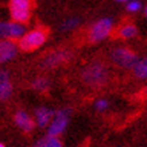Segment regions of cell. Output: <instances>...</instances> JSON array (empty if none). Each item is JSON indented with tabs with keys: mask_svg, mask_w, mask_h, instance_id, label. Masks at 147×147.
<instances>
[{
	"mask_svg": "<svg viewBox=\"0 0 147 147\" xmlns=\"http://www.w3.org/2000/svg\"><path fill=\"white\" fill-rule=\"evenodd\" d=\"M34 147H62L61 140L57 136H46V138L40 139L38 143L34 144Z\"/></svg>",
	"mask_w": 147,
	"mask_h": 147,
	"instance_id": "14",
	"label": "cell"
},
{
	"mask_svg": "<svg viewBox=\"0 0 147 147\" xmlns=\"http://www.w3.org/2000/svg\"><path fill=\"white\" fill-rule=\"evenodd\" d=\"M32 88L38 92H45L49 88V82L45 78H36L34 82H32Z\"/></svg>",
	"mask_w": 147,
	"mask_h": 147,
	"instance_id": "16",
	"label": "cell"
},
{
	"mask_svg": "<svg viewBox=\"0 0 147 147\" xmlns=\"http://www.w3.org/2000/svg\"><path fill=\"white\" fill-rule=\"evenodd\" d=\"M13 121L24 132H30L34 128V120L31 119V116L23 111H19L16 115L13 116Z\"/></svg>",
	"mask_w": 147,
	"mask_h": 147,
	"instance_id": "10",
	"label": "cell"
},
{
	"mask_svg": "<svg viewBox=\"0 0 147 147\" xmlns=\"http://www.w3.org/2000/svg\"><path fill=\"white\" fill-rule=\"evenodd\" d=\"M134 73L139 78H147V57L136 63V66L134 67Z\"/></svg>",
	"mask_w": 147,
	"mask_h": 147,
	"instance_id": "15",
	"label": "cell"
},
{
	"mask_svg": "<svg viewBox=\"0 0 147 147\" xmlns=\"http://www.w3.org/2000/svg\"><path fill=\"white\" fill-rule=\"evenodd\" d=\"M0 32H1V36L7 39H20L24 35V27H23V23L15 22V20L3 22L0 24Z\"/></svg>",
	"mask_w": 147,
	"mask_h": 147,
	"instance_id": "7",
	"label": "cell"
},
{
	"mask_svg": "<svg viewBox=\"0 0 147 147\" xmlns=\"http://www.w3.org/2000/svg\"><path fill=\"white\" fill-rule=\"evenodd\" d=\"M82 81L89 86H101L108 80V70L105 65L101 62H92L84 67L81 73Z\"/></svg>",
	"mask_w": 147,
	"mask_h": 147,
	"instance_id": "1",
	"label": "cell"
},
{
	"mask_svg": "<svg viewBox=\"0 0 147 147\" xmlns=\"http://www.w3.org/2000/svg\"><path fill=\"white\" fill-rule=\"evenodd\" d=\"M18 46L13 42V39H7L5 38V39L1 40L0 42V61L7 62L9 59H12L18 53Z\"/></svg>",
	"mask_w": 147,
	"mask_h": 147,
	"instance_id": "9",
	"label": "cell"
},
{
	"mask_svg": "<svg viewBox=\"0 0 147 147\" xmlns=\"http://www.w3.org/2000/svg\"><path fill=\"white\" fill-rule=\"evenodd\" d=\"M69 115H70L69 109H61V111H58L55 113V116H54L53 121L50 123L47 135L49 136H58L59 134H62L63 129L66 128L67 121H69Z\"/></svg>",
	"mask_w": 147,
	"mask_h": 147,
	"instance_id": "6",
	"label": "cell"
},
{
	"mask_svg": "<svg viewBox=\"0 0 147 147\" xmlns=\"http://www.w3.org/2000/svg\"><path fill=\"white\" fill-rule=\"evenodd\" d=\"M70 58V53L66 50H57L53 53L47 54L43 59H42V66L43 67H54L58 66L61 63L66 62L67 59Z\"/></svg>",
	"mask_w": 147,
	"mask_h": 147,
	"instance_id": "8",
	"label": "cell"
},
{
	"mask_svg": "<svg viewBox=\"0 0 147 147\" xmlns=\"http://www.w3.org/2000/svg\"><path fill=\"white\" fill-rule=\"evenodd\" d=\"M111 59L113 61L115 65L120 67H125V69H129V67L134 69L136 66V63L139 62L136 54L132 50L127 49V47H117V49H115L111 53Z\"/></svg>",
	"mask_w": 147,
	"mask_h": 147,
	"instance_id": "4",
	"label": "cell"
},
{
	"mask_svg": "<svg viewBox=\"0 0 147 147\" xmlns=\"http://www.w3.org/2000/svg\"><path fill=\"white\" fill-rule=\"evenodd\" d=\"M140 7H142L140 1H138V0H131L128 4H127V11H128V12H136V11L140 9Z\"/></svg>",
	"mask_w": 147,
	"mask_h": 147,
	"instance_id": "18",
	"label": "cell"
},
{
	"mask_svg": "<svg viewBox=\"0 0 147 147\" xmlns=\"http://www.w3.org/2000/svg\"><path fill=\"white\" fill-rule=\"evenodd\" d=\"M80 23V20L77 18H71V19H67L65 22L62 23V30H71V28H74Z\"/></svg>",
	"mask_w": 147,
	"mask_h": 147,
	"instance_id": "17",
	"label": "cell"
},
{
	"mask_svg": "<svg viewBox=\"0 0 147 147\" xmlns=\"http://www.w3.org/2000/svg\"><path fill=\"white\" fill-rule=\"evenodd\" d=\"M12 93V85L8 78L7 71H1L0 74V98L1 100H7Z\"/></svg>",
	"mask_w": 147,
	"mask_h": 147,
	"instance_id": "11",
	"label": "cell"
},
{
	"mask_svg": "<svg viewBox=\"0 0 147 147\" xmlns=\"http://www.w3.org/2000/svg\"><path fill=\"white\" fill-rule=\"evenodd\" d=\"M8 8L12 20L19 23H27L31 18L34 0H9Z\"/></svg>",
	"mask_w": 147,
	"mask_h": 147,
	"instance_id": "3",
	"label": "cell"
},
{
	"mask_svg": "<svg viewBox=\"0 0 147 147\" xmlns=\"http://www.w3.org/2000/svg\"><path fill=\"white\" fill-rule=\"evenodd\" d=\"M115 1H119V3H123V1H127V0H115Z\"/></svg>",
	"mask_w": 147,
	"mask_h": 147,
	"instance_id": "20",
	"label": "cell"
},
{
	"mask_svg": "<svg viewBox=\"0 0 147 147\" xmlns=\"http://www.w3.org/2000/svg\"><path fill=\"white\" fill-rule=\"evenodd\" d=\"M146 16H147V7H146Z\"/></svg>",
	"mask_w": 147,
	"mask_h": 147,
	"instance_id": "22",
	"label": "cell"
},
{
	"mask_svg": "<svg viewBox=\"0 0 147 147\" xmlns=\"http://www.w3.org/2000/svg\"><path fill=\"white\" fill-rule=\"evenodd\" d=\"M0 147H4V144H3V143H1V144H0Z\"/></svg>",
	"mask_w": 147,
	"mask_h": 147,
	"instance_id": "21",
	"label": "cell"
},
{
	"mask_svg": "<svg viewBox=\"0 0 147 147\" xmlns=\"http://www.w3.org/2000/svg\"><path fill=\"white\" fill-rule=\"evenodd\" d=\"M46 39H47V30L43 27H38L26 32L19 39V49L23 51H34L39 49L46 42Z\"/></svg>",
	"mask_w": 147,
	"mask_h": 147,
	"instance_id": "2",
	"label": "cell"
},
{
	"mask_svg": "<svg viewBox=\"0 0 147 147\" xmlns=\"http://www.w3.org/2000/svg\"><path fill=\"white\" fill-rule=\"evenodd\" d=\"M112 26H113V23L109 18L100 19L96 23H93L89 28V40L94 43V42H100V40L105 39L111 34Z\"/></svg>",
	"mask_w": 147,
	"mask_h": 147,
	"instance_id": "5",
	"label": "cell"
},
{
	"mask_svg": "<svg viewBox=\"0 0 147 147\" xmlns=\"http://www.w3.org/2000/svg\"><path fill=\"white\" fill-rule=\"evenodd\" d=\"M136 27L134 24H131V23H127V24H123V26L119 27V30H117V35L123 38V39H128V38H132V36L136 35Z\"/></svg>",
	"mask_w": 147,
	"mask_h": 147,
	"instance_id": "13",
	"label": "cell"
},
{
	"mask_svg": "<svg viewBox=\"0 0 147 147\" xmlns=\"http://www.w3.org/2000/svg\"><path fill=\"white\" fill-rule=\"evenodd\" d=\"M35 117H36V124L39 127H46L50 123L51 117H53V111L46 107H40L35 111Z\"/></svg>",
	"mask_w": 147,
	"mask_h": 147,
	"instance_id": "12",
	"label": "cell"
},
{
	"mask_svg": "<svg viewBox=\"0 0 147 147\" xmlns=\"http://www.w3.org/2000/svg\"><path fill=\"white\" fill-rule=\"evenodd\" d=\"M96 108H97V111H104V109H107L108 108V101L107 100H104V98L98 100V101L96 102Z\"/></svg>",
	"mask_w": 147,
	"mask_h": 147,
	"instance_id": "19",
	"label": "cell"
}]
</instances>
